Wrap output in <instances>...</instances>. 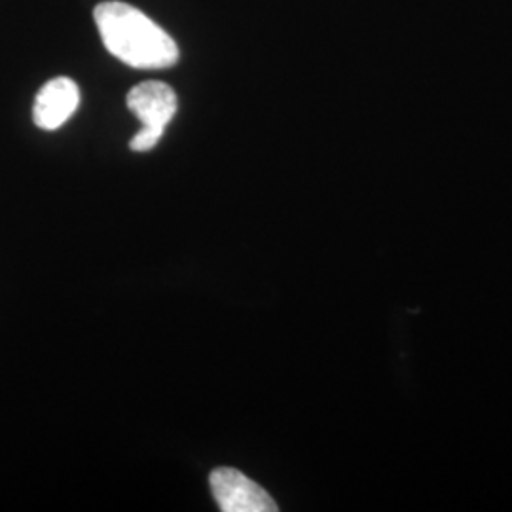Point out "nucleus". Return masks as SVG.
I'll list each match as a JSON object with an SVG mask.
<instances>
[{"instance_id": "1", "label": "nucleus", "mask_w": 512, "mask_h": 512, "mask_svg": "<svg viewBox=\"0 0 512 512\" xmlns=\"http://www.w3.org/2000/svg\"><path fill=\"white\" fill-rule=\"evenodd\" d=\"M93 18L105 48L129 67L167 69L179 61L177 42L135 6L101 2Z\"/></svg>"}, {"instance_id": "2", "label": "nucleus", "mask_w": 512, "mask_h": 512, "mask_svg": "<svg viewBox=\"0 0 512 512\" xmlns=\"http://www.w3.org/2000/svg\"><path fill=\"white\" fill-rule=\"evenodd\" d=\"M209 484L222 512L277 511V505L270 494L236 469H215L209 476Z\"/></svg>"}, {"instance_id": "3", "label": "nucleus", "mask_w": 512, "mask_h": 512, "mask_svg": "<svg viewBox=\"0 0 512 512\" xmlns=\"http://www.w3.org/2000/svg\"><path fill=\"white\" fill-rule=\"evenodd\" d=\"M128 107L143 128L164 137L165 128L177 114V95L164 82L148 80L128 93Z\"/></svg>"}, {"instance_id": "4", "label": "nucleus", "mask_w": 512, "mask_h": 512, "mask_svg": "<svg viewBox=\"0 0 512 512\" xmlns=\"http://www.w3.org/2000/svg\"><path fill=\"white\" fill-rule=\"evenodd\" d=\"M80 103V90L71 78L59 76L46 82L35 99L33 120L46 131L59 129L73 116Z\"/></svg>"}]
</instances>
